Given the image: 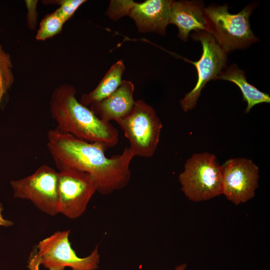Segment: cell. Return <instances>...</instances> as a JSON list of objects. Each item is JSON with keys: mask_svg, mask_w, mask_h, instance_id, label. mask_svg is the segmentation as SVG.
Returning <instances> with one entry per match:
<instances>
[{"mask_svg": "<svg viewBox=\"0 0 270 270\" xmlns=\"http://www.w3.org/2000/svg\"><path fill=\"white\" fill-rule=\"evenodd\" d=\"M50 106L58 131L87 142L102 143L108 148L118 144V129L110 122L102 120L78 101L72 86L64 84L54 89Z\"/></svg>", "mask_w": 270, "mask_h": 270, "instance_id": "obj_2", "label": "cell"}, {"mask_svg": "<svg viewBox=\"0 0 270 270\" xmlns=\"http://www.w3.org/2000/svg\"><path fill=\"white\" fill-rule=\"evenodd\" d=\"M47 134V147L59 171L72 168L88 174L97 192L102 194L122 189L128 183L134 157L129 148L120 155L108 158L105 151L108 148L102 143L78 139L56 128Z\"/></svg>", "mask_w": 270, "mask_h": 270, "instance_id": "obj_1", "label": "cell"}, {"mask_svg": "<svg viewBox=\"0 0 270 270\" xmlns=\"http://www.w3.org/2000/svg\"><path fill=\"white\" fill-rule=\"evenodd\" d=\"M218 79L230 82L240 88L243 100L247 103L246 113H248L256 104L270 102V95L250 84L246 80L244 71L239 69L236 64L226 68L218 76Z\"/></svg>", "mask_w": 270, "mask_h": 270, "instance_id": "obj_14", "label": "cell"}, {"mask_svg": "<svg viewBox=\"0 0 270 270\" xmlns=\"http://www.w3.org/2000/svg\"><path fill=\"white\" fill-rule=\"evenodd\" d=\"M116 122L128 140L134 156L150 158L154 154L162 124L152 106L138 100L127 116Z\"/></svg>", "mask_w": 270, "mask_h": 270, "instance_id": "obj_6", "label": "cell"}, {"mask_svg": "<svg viewBox=\"0 0 270 270\" xmlns=\"http://www.w3.org/2000/svg\"><path fill=\"white\" fill-rule=\"evenodd\" d=\"M14 82V76L10 54L6 52L0 44V108Z\"/></svg>", "mask_w": 270, "mask_h": 270, "instance_id": "obj_16", "label": "cell"}, {"mask_svg": "<svg viewBox=\"0 0 270 270\" xmlns=\"http://www.w3.org/2000/svg\"><path fill=\"white\" fill-rule=\"evenodd\" d=\"M96 186L88 173L68 168L58 172L59 213L75 219L85 212Z\"/></svg>", "mask_w": 270, "mask_h": 270, "instance_id": "obj_10", "label": "cell"}, {"mask_svg": "<svg viewBox=\"0 0 270 270\" xmlns=\"http://www.w3.org/2000/svg\"><path fill=\"white\" fill-rule=\"evenodd\" d=\"M126 68L123 62L118 60L114 64L100 82L96 87L88 94H84L80 102L88 107L100 102L114 93L120 86Z\"/></svg>", "mask_w": 270, "mask_h": 270, "instance_id": "obj_15", "label": "cell"}, {"mask_svg": "<svg viewBox=\"0 0 270 270\" xmlns=\"http://www.w3.org/2000/svg\"><path fill=\"white\" fill-rule=\"evenodd\" d=\"M192 39L200 42L202 52L200 59L196 62L185 60L194 64L198 73L197 82L194 88L180 100L182 110L188 112L194 108L206 84L212 80H216L226 66L227 54L218 44L213 36L206 30L194 31Z\"/></svg>", "mask_w": 270, "mask_h": 270, "instance_id": "obj_8", "label": "cell"}, {"mask_svg": "<svg viewBox=\"0 0 270 270\" xmlns=\"http://www.w3.org/2000/svg\"><path fill=\"white\" fill-rule=\"evenodd\" d=\"M202 2L196 0H172L169 24L176 25L178 36L186 42L192 30H206Z\"/></svg>", "mask_w": 270, "mask_h": 270, "instance_id": "obj_13", "label": "cell"}, {"mask_svg": "<svg viewBox=\"0 0 270 270\" xmlns=\"http://www.w3.org/2000/svg\"><path fill=\"white\" fill-rule=\"evenodd\" d=\"M256 4L251 3L237 14L228 6L211 4L204 8L206 30L228 54L248 47L258 40L250 28L249 18Z\"/></svg>", "mask_w": 270, "mask_h": 270, "instance_id": "obj_3", "label": "cell"}, {"mask_svg": "<svg viewBox=\"0 0 270 270\" xmlns=\"http://www.w3.org/2000/svg\"><path fill=\"white\" fill-rule=\"evenodd\" d=\"M186 268V264H182L176 268L174 270H184Z\"/></svg>", "mask_w": 270, "mask_h": 270, "instance_id": "obj_21", "label": "cell"}, {"mask_svg": "<svg viewBox=\"0 0 270 270\" xmlns=\"http://www.w3.org/2000/svg\"><path fill=\"white\" fill-rule=\"evenodd\" d=\"M134 85L123 80L118 88L106 98L90 106V110L102 120L110 122L127 116L132 110Z\"/></svg>", "mask_w": 270, "mask_h": 270, "instance_id": "obj_12", "label": "cell"}, {"mask_svg": "<svg viewBox=\"0 0 270 270\" xmlns=\"http://www.w3.org/2000/svg\"><path fill=\"white\" fill-rule=\"evenodd\" d=\"M65 22L55 10L46 14L41 20L37 31L36 38L44 40L60 33Z\"/></svg>", "mask_w": 270, "mask_h": 270, "instance_id": "obj_17", "label": "cell"}, {"mask_svg": "<svg viewBox=\"0 0 270 270\" xmlns=\"http://www.w3.org/2000/svg\"><path fill=\"white\" fill-rule=\"evenodd\" d=\"M222 166V194L235 204L252 198L258 186L259 170L250 159L234 158Z\"/></svg>", "mask_w": 270, "mask_h": 270, "instance_id": "obj_11", "label": "cell"}, {"mask_svg": "<svg viewBox=\"0 0 270 270\" xmlns=\"http://www.w3.org/2000/svg\"><path fill=\"white\" fill-rule=\"evenodd\" d=\"M58 180V172L43 165L10 185L14 198L30 200L41 212L54 216L59 213Z\"/></svg>", "mask_w": 270, "mask_h": 270, "instance_id": "obj_7", "label": "cell"}, {"mask_svg": "<svg viewBox=\"0 0 270 270\" xmlns=\"http://www.w3.org/2000/svg\"><path fill=\"white\" fill-rule=\"evenodd\" d=\"M38 1H32V0H26V3L27 4L28 7V15H29V20L28 21V26L30 28H34L36 26L35 24L36 23V4Z\"/></svg>", "mask_w": 270, "mask_h": 270, "instance_id": "obj_19", "label": "cell"}, {"mask_svg": "<svg viewBox=\"0 0 270 270\" xmlns=\"http://www.w3.org/2000/svg\"><path fill=\"white\" fill-rule=\"evenodd\" d=\"M70 230L57 231L40 240L32 252L29 262L30 270H38L42 265L48 270H95L99 268L100 254L98 247L84 258L79 257L71 246Z\"/></svg>", "mask_w": 270, "mask_h": 270, "instance_id": "obj_4", "label": "cell"}, {"mask_svg": "<svg viewBox=\"0 0 270 270\" xmlns=\"http://www.w3.org/2000/svg\"><path fill=\"white\" fill-rule=\"evenodd\" d=\"M172 2L170 0H146L142 2L111 0L106 14L114 20L128 16L140 32H153L164 36L169 24Z\"/></svg>", "mask_w": 270, "mask_h": 270, "instance_id": "obj_9", "label": "cell"}, {"mask_svg": "<svg viewBox=\"0 0 270 270\" xmlns=\"http://www.w3.org/2000/svg\"><path fill=\"white\" fill-rule=\"evenodd\" d=\"M86 2L85 0H44L42 2L45 4L60 5V7L56 11L66 22L72 17L80 6Z\"/></svg>", "mask_w": 270, "mask_h": 270, "instance_id": "obj_18", "label": "cell"}, {"mask_svg": "<svg viewBox=\"0 0 270 270\" xmlns=\"http://www.w3.org/2000/svg\"><path fill=\"white\" fill-rule=\"evenodd\" d=\"M222 168L208 152L194 154L188 158L178 180L182 190L190 200H208L222 194Z\"/></svg>", "mask_w": 270, "mask_h": 270, "instance_id": "obj_5", "label": "cell"}, {"mask_svg": "<svg viewBox=\"0 0 270 270\" xmlns=\"http://www.w3.org/2000/svg\"><path fill=\"white\" fill-rule=\"evenodd\" d=\"M6 222H7L6 220H4L2 218V215L0 214V225H4V226H6V224L10 225V224L7 223Z\"/></svg>", "mask_w": 270, "mask_h": 270, "instance_id": "obj_20", "label": "cell"}]
</instances>
